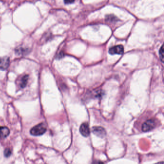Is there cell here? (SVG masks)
I'll return each instance as SVG.
<instances>
[{
    "mask_svg": "<svg viewBox=\"0 0 164 164\" xmlns=\"http://www.w3.org/2000/svg\"><path fill=\"white\" fill-rule=\"evenodd\" d=\"M28 75H25L22 78L21 81V87L24 88L26 86L28 81Z\"/></svg>",
    "mask_w": 164,
    "mask_h": 164,
    "instance_id": "8",
    "label": "cell"
},
{
    "mask_svg": "<svg viewBox=\"0 0 164 164\" xmlns=\"http://www.w3.org/2000/svg\"><path fill=\"white\" fill-rule=\"evenodd\" d=\"M10 134V130L7 127H0V138H4Z\"/></svg>",
    "mask_w": 164,
    "mask_h": 164,
    "instance_id": "7",
    "label": "cell"
},
{
    "mask_svg": "<svg viewBox=\"0 0 164 164\" xmlns=\"http://www.w3.org/2000/svg\"><path fill=\"white\" fill-rule=\"evenodd\" d=\"M92 131L96 136L99 137L104 138L106 135V131L104 128L102 127H94L92 128Z\"/></svg>",
    "mask_w": 164,
    "mask_h": 164,
    "instance_id": "4",
    "label": "cell"
},
{
    "mask_svg": "<svg viewBox=\"0 0 164 164\" xmlns=\"http://www.w3.org/2000/svg\"><path fill=\"white\" fill-rule=\"evenodd\" d=\"M80 131L82 135L87 137L90 134V129L87 123H83L80 127Z\"/></svg>",
    "mask_w": 164,
    "mask_h": 164,
    "instance_id": "6",
    "label": "cell"
},
{
    "mask_svg": "<svg viewBox=\"0 0 164 164\" xmlns=\"http://www.w3.org/2000/svg\"><path fill=\"white\" fill-rule=\"evenodd\" d=\"M75 0H64L65 4H71L74 2Z\"/></svg>",
    "mask_w": 164,
    "mask_h": 164,
    "instance_id": "11",
    "label": "cell"
},
{
    "mask_svg": "<svg viewBox=\"0 0 164 164\" xmlns=\"http://www.w3.org/2000/svg\"><path fill=\"white\" fill-rule=\"evenodd\" d=\"M10 65V59L8 57H0V70H4L7 69Z\"/></svg>",
    "mask_w": 164,
    "mask_h": 164,
    "instance_id": "5",
    "label": "cell"
},
{
    "mask_svg": "<svg viewBox=\"0 0 164 164\" xmlns=\"http://www.w3.org/2000/svg\"><path fill=\"white\" fill-rule=\"evenodd\" d=\"M164 46L163 45L161 47L160 49L159 50V55H160V60L162 62H164Z\"/></svg>",
    "mask_w": 164,
    "mask_h": 164,
    "instance_id": "9",
    "label": "cell"
},
{
    "mask_svg": "<svg viewBox=\"0 0 164 164\" xmlns=\"http://www.w3.org/2000/svg\"><path fill=\"white\" fill-rule=\"evenodd\" d=\"M47 131L46 126L44 123L39 124L33 127L30 130V134L33 136H40L44 134Z\"/></svg>",
    "mask_w": 164,
    "mask_h": 164,
    "instance_id": "1",
    "label": "cell"
},
{
    "mask_svg": "<svg viewBox=\"0 0 164 164\" xmlns=\"http://www.w3.org/2000/svg\"><path fill=\"white\" fill-rule=\"evenodd\" d=\"M11 155V151L9 148H7L5 149L4 152V155H5V157H9Z\"/></svg>",
    "mask_w": 164,
    "mask_h": 164,
    "instance_id": "10",
    "label": "cell"
},
{
    "mask_svg": "<svg viewBox=\"0 0 164 164\" xmlns=\"http://www.w3.org/2000/svg\"><path fill=\"white\" fill-rule=\"evenodd\" d=\"M124 51L123 46L121 45L114 46L109 49V53L112 55L113 54H122Z\"/></svg>",
    "mask_w": 164,
    "mask_h": 164,
    "instance_id": "3",
    "label": "cell"
},
{
    "mask_svg": "<svg viewBox=\"0 0 164 164\" xmlns=\"http://www.w3.org/2000/svg\"><path fill=\"white\" fill-rule=\"evenodd\" d=\"M156 126L155 121L153 119H149L146 121L143 124L142 126V130L144 132L153 130Z\"/></svg>",
    "mask_w": 164,
    "mask_h": 164,
    "instance_id": "2",
    "label": "cell"
}]
</instances>
